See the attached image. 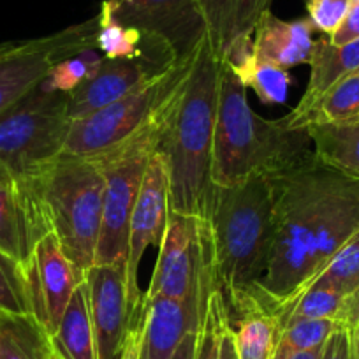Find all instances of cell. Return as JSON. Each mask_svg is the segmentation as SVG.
I'll return each mask as SVG.
<instances>
[{
    "label": "cell",
    "instance_id": "cell-1",
    "mask_svg": "<svg viewBox=\"0 0 359 359\" xmlns=\"http://www.w3.org/2000/svg\"><path fill=\"white\" fill-rule=\"evenodd\" d=\"M275 187L257 176L234 187H215L208 220L215 245L219 289L231 324L264 310L259 284L266 273L273 243Z\"/></svg>",
    "mask_w": 359,
    "mask_h": 359
},
{
    "label": "cell",
    "instance_id": "cell-2",
    "mask_svg": "<svg viewBox=\"0 0 359 359\" xmlns=\"http://www.w3.org/2000/svg\"><path fill=\"white\" fill-rule=\"evenodd\" d=\"M222 60L208 37L196 50L194 64L180 94L158 151L169 172V212L208 219L212 203V158Z\"/></svg>",
    "mask_w": 359,
    "mask_h": 359
},
{
    "label": "cell",
    "instance_id": "cell-3",
    "mask_svg": "<svg viewBox=\"0 0 359 359\" xmlns=\"http://www.w3.org/2000/svg\"><path fill=\"white\" fill-rule=\"evenodd\" d=\"M312 155L309 133L259 116L248 104L243 83L222 62L213 137V185L234 187L257 176L275 178L303 165Z\"/></svg>",
    "mask_w": 359,
    "mask_h": 359
},
{
    "label": "cell",
    "instance_id": "cell-4",
    "mask_svg": "<svg viewBox=\"0 0 359 359\" xmlns=\"http://www.w3.org/2000/svg\"><path fill=\"white\" fill-rule=\"evenodd\" d=\"M334 176L337 171L312 155L299 168L271 178L275 187L273 243L259 284V299L275 316L312 277L317 227Z\"/></svg>",
    "mask_w": 359,
    "mask_h": 359
},
{
    "label": "cell",
    "instance_id": "cell-5",
    "mask_svg": "<svg viewBox=\"0 0 359 359\" xmlns=\"http://www.w3.org/2000/svg\"><path fill=\"white\" fill-rule=\"evenodd\" d=\"M104 187V172L92 157L60 155L43 176L53 233L81 277L95 264Z\"/></svg>",
    "mask_w": 359,
    "mask_h": 359
},
{
    "label": "cell",
    "instance_id": "cell-6",
    "mask_svg": "<svg viewBox=\"0 0 359 359\" xmlns=\"http://www.w3.org/2000/svg\"><path fill=\"white\" fill-rule=\"evenodd\" d=\"M180 94L162 106L157 115L134 136L113 150L92 157L102 169L106 180L102 226L95 250V264L126 262L129 222L140 194L141 182L148 162L158 150L162 134L168 127L169 116Z\"/></svg>",
    "mask_w": 359,
    "mask_h": 359
},
{
    "label": "cell",
    "instance_id": "cell-7",
    "mask_svg": "<svg viewBox=\"0 0 359 359\" xmlns=\"http://www.w3.org/2000/svg\"><path fill=\"white\" fill-rule=\"evenodd\" d=\"M196 50L171 60L150 81L137 86L113 104L71 122L62 155L97 157L143 129L162 106L184 90L194 64Z\"/></svg>",
    "mask_w": 359,
    "mask_h": 359
},
{
    "label": "cell",
    "instance_id": "cell-8",
    "mask_svg": "<svg viewBox=\"0 0 359 359\" xmlns=\"http://www.w3.org/2000/svg\"><path fill=\"white\" fill-rule=\"evenodd\" d=\"M67 92L41 83L0 115V165L25 180L41 178L62 155L71 120Z\"/></svg>",
    "mask_w": 359,
    "mask_h": 359
},
{
    "label": "cell",
    "instance_id": "cell-9",
    "mask_svg": "<svg viewBox=\"0 0 359 359\" xmlns=\"http://www.w3.org/2000/svg\"><path fill=\"white\" fill-rule=\"evenodd\" d=\"M215 291H219V275L210 220L169 212L157 264L143 298L198 296L208 302Z\"/></svg>",
    "mask_w": 359,
    "mask_h": 359
},
{
    "label": "cell",
    "instance_id": "cell-10",
    "mask_svg": "<svg viewBox=\"0 0 359 359\" xmlns=\"http://www.w3.org/2000/svg\"><path fill=\"white\" fill-rule=\"evenodd\" d=\"M99 15L37 39L0 44V115L46 79L62 60L97 50Z\"/></svg>",
    "mask_w": 359,
    "mask_h": 359
},
{
    "label": "cell",
    "instance_id": "cell-11",
    "mask_svg": "<svg viewBox=\"0 0 359 359\" xmlns=\"http://www.w3.org/2000/svg\"><path fill=\"white\" fill-rule=\"evenodd\" d=\"M99 15L140 30L171 58L192 53L206 36L198 0H104Z\"/></svg>",
    "mask_w": 359,
    "mask_h": 359
},
{
    "label": "cell",
    "instance_id": "cell-12",
    "mask_svg": "<svg viewBox=\"0 0 359 359\" xmlns=\"http://www.w3.org/2000/svg\"><path fill=\"white\" fill-rule=\"evenodd\" d=\"M169 220V172L165 158L161 151H155L150 158L141 182L140 194L134 205L133 215L129 222V240H127L126 257V284H127V303L133 320L141 317L140 291V264L144 250L150 245L162 243L165 227Z\"/></svg>",
    "mask_w": 359,
    "mask_h": 359
},
{
    "label": "cell",
    "instance_id": "cell-13",
    "mask_svg": "<svg viewBox=\"0 0 359 359\" xmlns=\"http://www.w3.org/2000/svg\"><path fill=\"white\" fill-rule=\"evenodd\" d=\"M43 176L18 178L0 165V250L25 268L37 243L53 233L43 196Z\"/></svg>",
    "mask_w": 359,
    "mask_h": 359
},
{
    "label": "cell",
    "instance_id": "cell-14",
    "mask_svg": "<svg viewBox=\"0 0 359 359\" xmlns=\"http://www.w3.org/2000/svg\"><path fill=\"white\" fill-rule=\"evenodd\" d=\"M99 359H120L133 316L127 303L126 262L94 264L83 275Z\"/></svg>",
    "mask_w": 359,
    "mask_h": 359
},
{
    "label": "cell",
    "instance_id": "cell-15",
    "mask_svg": "<svg viewBox=\"0 0 359 359\" xmlns=\"http://www.w3.org/2000/svg\"><path fill=\"white\" fill-rule=\"evenodd\" d=\"M27 273L32 316L43 324L46 333L53 337L83 277L64 254L55 233L46 234L37 243L32 261L27 266Z\"/></svg>",
    "mask_w": 359,
    "mask_h": 359
},
{
    "label": "cell",
    "instance_id": "cell-16",
    "mask_svg": "<svg viewBox=\"0 0 359 359\" xmlns=\"http://www.w3.org/2000/svg\"><path fill=\"white\" fill-rule=\"evenodd\" d=\"M168 64L169 62L151 64L144 60V57L136 58V60H111V58L102 57L97 67L90 72L88 78L83 79L72 92H69V120L74 122V120L85 118L113 104L123 95L130 94L137 86L150 81Z\"/></svg>",
    "mask_w": 359,
    "mask_h": 359
},
{
    "label": "cell",
    "instance_id": "cell-17",
    "mask_svg": "<svg viewBox=\"0 0 359 359\" xmlns=\"http://www.w3.org/2000/svg\"><path fill=\"white\" fill-rule=\"evenodd\" d=\"M208 302L198 296L184 299L164 296L141 299L143 359L175 358L182 341L189 334L199 333Z\"/></svg>",
    "mask_w": 359,
    "mask_h": 359
},
{
    "label": "cell",
    "instance_id": "cell-18",
    "mask_svg": "<svg viewBox=\"0 0 359 359\" xmlns=\"http://www.w3.org/2000/svg\"><path fill=\"white\" fill-rule=\"evenodd\" d=\"M309 65V85H306L302 99L291 113L280 118L282 126L291 130L296 126V122L312 109V106L326 94L331 86H334L352 72L359 71V39L344 44V46H337L327 37L316 41Z\"/></svg>",
    "mask_w": 359,
    "mask_h": 359
},
{
    "label": "cell",
    "instance_id": "cell-19",
    "mask_svg": "<svg viewBox=\"0 0 359 359\" xmlns=\"http://www.w3.org/2000/svg\"><path fill=\"white\" fill-rule=\"evenodd\" d=\"M316 27L309 18L280 20L273 13L264 11L254 30V55L261 60L271 62L289 69L309 64L313 48Z\"/></svg>",
    "mask_w": 359,
    "mask_h": 359
},
{
    "label": "cell",
    "instance_id": "cell-20",
    "mask_svg": "<svg viewBox=\"0 0 359 359\" xmlns=\"http://www.w3.org/2000/svg\"><path fill=\"white\" fill-rule=\"evenodd\" d=\"M198 9L213 53L222 60L236 39L254 36L264 11L252 0H198Z\"/></svg>",
    "mask_w": 359,
    "mask_h": 359
},
{
    "label": "cell",
    "instance_id": "cell-21",
    "mask_svg": "<svg viewBox=\"0 0 359 359\" xmlns=\"http://www.w3.org/2000/svg\"><path fill=\"white\" fill-rule=\"evenodd\" d=\"M51 344L62 359H99L85 280L79 282L67 303L60 324L51 337Z\"/></svg>",
    "mask_w": 359,
    "mask_h": 359
},
{
    "label": "cell",
    "instance_id": "cell-22",
    "mask_svg": "<svg viewBox=\"0 0 359 359\" xmlns=\"http://www.w3.org/2000/svg\"><path fill=\"white\" fill-rule=\"evenodd\" d=\"M51 337L32 313L0 312V359H53Z\"/></svg>",
    "mask_w": 359,
    "mask_h": 359
},
{
    "label": "cell",
    "instance_id": "cell-23",
    "mask_svg": "<svg viewBox=\"0 0 359 359\" xmlns=\"http://www.w3.org/2000/svg\"><path fill=\"white\" fill-rule=\"evenodd\" d=\"M305 130L312 140L317 161L359 182V123L312 126Z\"/></svg>",
    "mask_w": 359,
    "mask_h": 359
},
{
    "label": "cell",
    "instance_id": "cell-24",
    "mask_svg": "<svg viewBox=\"0 0 359 359\" xmlns=\"http://www.w3.org/2000/svg\"><path fill=\"white\" fill-rule=\"evenodd\" d=\"M359 123V71L331 86L312 106L292 130H305L312 126H351Z\"/></svg>",
    "mask_w": 359,
    "mask_h": 359
},
{
    "label": "cell",
    "instance_id": "cell-25",
    "mask_svg": "<svg viewBox=\"0 0 359 359\" xmlns=\"http://www.w3.org/2000/svg\"><path fill=\"white\" fill-rule=\"evenodd\" d=\"M345 296L331 285L320 280H312L303 285L287 299L284 306L278 310L277 319L280 330L289 323L299 319H334L344 306Z\"/></svg>",
    "mask_w": 359,
    "mask_h": 359
},
{
    "label": "cell",
    "instance_id": "cell-26",
    "mask_svg": "<svg viewBox=\"0 0 359 359\" xmlns=\"http://www.w3.org/2000/svg\"><path fill=\"white\" fill-rule=\"evenodd\" d=\"M231 326L238 359H273L282 331L275 313L255 310Z\"/></svg>",
    "mask_w": 359,
    "mask_h": 359
},
{
    "label": "cell",
    "instance_id": "cell-27",
    "mask_svg": "<svg viewBox=\"0 0 359 359\" xmlns=\"http://www.w3.org/2000/svg\"><path fill=\"white\" fill-rule=\"evenodd\" d=\"M229 69L243 83L245 88H250L257 95L262 104H282L287 97V90L291 85L287 69L261 60L255 57L254 50Z\"/></svg>",
    "mask_w": 359,
    "mask_h": 359
},
{
    "label": "cell",
    "instance_id": "cell-28",
    "mask_svg": "<svg viewBox=\"0 0 359 359\" xmlns=\"http://www.w3.org/2000/svg\"><path fill=\"white\" fill-rule=\"evenodd\" d=\"M312 280H320L324 284L331 285L337 291H340L345 298L359 287V229L334 252L333 257L305 284Z\"/></svg>",
    "mask_w": 359,
    "mask_h": 359
},
{
    "label": "cell",
    "instance_id": "cell-29",
    "mask_svg": "<svg viewBox=\"0 0 359 359\" xmlns=\"http://www.w3.org/2000/svg\"><path fill=\"white\" fill-rule=\"evenodd\" d=\"M0 312L32 313L27 268L4 250H0Z\"/></svg>",
    "mask_w": 359,
    "mask_h": 359
},
{
    "label": "cell",
    "instance_id": "cell-30",
    "mask_svg": "<svg viewBox=\"0 0 359 359\" xmlns=\"http://www.w3.org/2000/svg\"><path fill=\"white\" fill-rule=\"evenodd\" d=\"M338 327L341 324L334 319H299L289 323L282 327L277 351L298 352L324 347Z\"/></svg>",
    "mask_w": 359,
    "mask_h": 359
},
{
    "label": "cell",
    "instance_id": "cell-31",
    "mask_svg": "<svg viewBox=\"0 0 359 359\" xmlns=\"http://www.w3.org/2000/svg\"><path fill=\"white\" fill-rule=\"evenodd\" d=\"M99 20H101V27L97 32V50L104 53V58L136 60V58L144 57V51L141 50L144 37L140 30L123 27L111 20L102 18L101 15H99Z\"/></svg>",
    "mask_w": 359,
    "mask_h": 359
},
{
    "label": "cell",
    "instance_id": "cell-32",
    "mask_svg": "<svg viewBox=\"0 0 359 359\" xmlns=\"http://www.w3.org/2000/svg\"><path fill=\"white\" fill-rule=\"evenodd\" d=\"M94 50H88L81 55L62 60L55 65L43 81V85L50 90H58V92H72L85 78H88L90 72L97 67L101 57L92 53Z\"/></svg>",
    "mask_w": 359,
    "mask_h": 359
},
{
    "label": "cell",
    "instance_id": "cell-33",
    "mask_svg": "<svg viewBox=\"0 0 359 359\" xmlns=\"http://www.w3.org/2000/svg\"><path fill=\"white\" fill-rule=\"evenodd\" d=\"M227 319H229V316H227L226 302H224V296L219 289V291L213 292L212 298H210L208 309H206L205 317H203L196 359L219 358L220 333H222V327Z\"/></svg>",
    "mask_w": 359,
    "mask_h": 359
},
{
    "label": "cell",
    "instance_id": "cell-34",
    "mask_svg": "<svg viewBox=\"0 0 359 359\" xmlns=\"http://www.w3.org/2000/svg\"><path fill=\"white\" fill-rule=\"evenodd\" d=\"M351 6L352 0H305L309 20L327 37L340 27Z\"/></svg>",
    "mask_w": 359,
    "mask_h": 359
},
{
    "label": "cell",
    "instance_id": "cell-35",
    "mask_svg": "<svg viewBox=\"0 0 359 359\" xmlns=\"http://www.w3.org/2000/svg\"><path fill=\"white\" fill-rule=\"evenodd\" d=\"M327 39L333 44H337V46H344V44L359 39V2H354L351 6L344 22L340 23V27Z\"/></svg>",
    "mask_w": 359,
    "mask_h": 359
},
{
    "label": "cell",
    "instance_id": "cell-36",
    "mask_svg": "<svg viewBox=\"0 0 359 359\" xmlns=\"http://www.w3.org/2000/svg\"><path fill=\"white\" fill-rule=\"evenodd\" d=\"M320 359H351V333L347 327H338L327 338Z\"/></svg>",
    "mask_w": 359,
    "mask_h": 359
},
{
    "label": "cell",
    "instance_id": "cell-37",
    "mask_svg": "<svg viewBox=\"0 0 359 359\" xmlns=\"http://www.w3.org/2000/svg\"><path fill=\"white\" fill-rule=\"evenodd\" d=\"M120 359H143V317H140L130 326L123 341Z\"/></svg>",
    "mask_w": 359,
    "mask_h": 359
},
{
    "label": "cell",
    "instance_id": "cell-38",
    "mask_svg": "<svg viewBox=\"0 0 359 359\" xmlns=\"http://www.w3.org/2000/svg\"><path fill=\"white\" fill-rule=\"evenodd\" d=\"M338 323L347 330H354L359 324V287L345 298L341 312L338 316Z\"/></svg>",
    "mask_w": 359,
    "mask_h": 359
},
{
    "label": "cell",
    "instance_id": "cell-39",
    "mask_svg": "<svg viewBox=\"0 0 359 359\" xmlns=\"http://www.w3.org/2000/svg\"><path fill=\"white\" fill-rule=\"evenodd\" d=\"M217 359H238L236 345H234L233 326H231L229 319L226 320V324H224V327H222V333H220L219 358Z\"/></svg>",
    "mask_w": 359,
    "mask_h": 359
},
{
    "label": "cell",
    "instance_id": "cell-40",
    "mask_svg": "<svg viewBox=\"0 0 359 359\" xmlns=\"http://www.w3.org/2000/svg\"><path fill=\"white\" fill-rule=\"evenodd\" d=\"M198 340L199 333H192L182 341L180 348L176 351L175 358L172 359H196V352H198Z\"/></svg>",
    "mask_w": 359,
    "mask_h": 359
},
{
    "label": "cell",
    "instance_id": "cell-41",
    "mask_svg": "<svg viewBox=\"0 0 359 359\" xmlns=\"http://www.w3.org/2000/svg\"><path fill=\"white\" fill-rule=\"evenodd\" d=\"M323 348H312V351H298V352H285L275 351L273 359H320L323 358Z\"/></svg>",
    "mask_w": 359,
    "mask_h": 359
},
{
    "label": "cell",
    "instance_id": "cell-42",
    "mask_svg": "<svg viewBox=\"0 0 359 359\" xmlns=\"http://www.w3.org/2000/svg\"><path fill=\"white\" fill-rule=\"evenodd\" d=\"M252 2H255L257 6H261L262 9H269V2H271V0H252Z\"/></svg>",
    "mask_w": 359,
    "mask_h": 359
},
{
    "label": "cell",
    "instance_id": "cell-43",
    "mask_svg": "<svg viewBox=\"0 0 359 359\" xmlns=\"http://www.w3.org/2000/svg\"><path fill=\"white\" fill-rule=\"evenodd\" d=\"M53 359H62V358H60V355H58V354H57V352H55V355H53Z\"/></svg>",
    "mask_w": 359,
    "mask_h": 359
},
{
    "label": "cell",
    "instance_id": "cell-44",
    "mask_svg": "<svg viewBox=\"0 0 359 359\" xmlns=\"http://www.w3.org/2000/svg\"><path fill=\"white\" fill-rule=\"evenodd\" d=\"M354 2H359V0H352V4H354Z\"/></svg>",
    "mask_w": 359,
    "mask_h": 359
}]
</instances>
